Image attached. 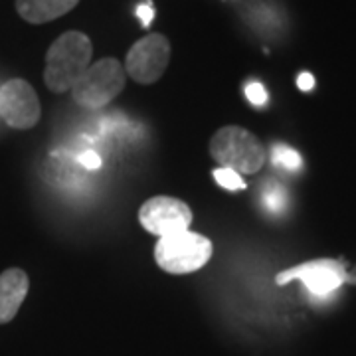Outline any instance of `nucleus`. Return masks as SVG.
<instances>
[{
	"label": "nucleus",
	"instance_id": "f3484780",
	"mask_svg": "<svg viewBox=\"0 0 356 356\" xmlns=\"http://www.w3.org/2000/svg\"><path fill=\"white\" fill-rule=\"evenodd\" d=\"M297 88L301 89V91H311V89L315 88V77L303 72L301 76L297 77Z\"/></svg>",
	"mask_w": 356,
	"mask_h": 356
},
{
	"label": "nucleus",
	"instance_id": "1a4fd4ad",
	"mask_svg": "<svg viewBox=\"0 0 356 356\" xmlns=\"http://www.w3.org/2000/svg\"><path fill=\"white\" fill-rule=\"evenodd\" d=\"M30 289V277L24 269L10 267L0 273V325L10 323L24 303Z\"/></svg>",
	"mask_w": 356,
	"mask_h": 356
},
{
	"label": "nucleus",
	"instance_id": "6e6552de",
	"mask_svg": "<svg viewBox=\"0 0 356 356\" xmlns=\"http://www.w3.org/2000/svg\"><path fill=\"white\" fill-rule=\"evenodd\" d=\"M139 222L147 232L154 236H170L191 228V206L170 196H154L140 206Z\"/></svg>",
	"mask_w": 356,
	"mask_h": 356
},
{
	"label": "nucleus",
	"instance_id": "39448f33",
	"mask_svg": "<svg viewBox=\"0 0 356 356\" xmlns=\"http://www.w3.org/2000/svg\"><path fill=\"white\" fill-rule=\"evenodd\" d=\"M170 62V42L163 34H149L131 46L125 60V74L137 83L159 81Z\"/></svg>",
	"mask_w": 356,
	"mask_h": 356
},
{
	"label": "nucleus",
	"instance_id": "f03ea898",
	"mask_svg": "<svg viewBox=\"0 0 356 356\" xmlns=\"http://www.w3.org/2000/svg\"><path fill=\"white\" fill-rule=\"evenodd\" d=\"M210 154L218 165L242 175H255L266 165V149L261 140L248 129L226 125L210 139Z\"/></svg>",
	"mask_w": 356,
	"mask_h": 356
},
{
	"label": "nucleus",
	"instance_id": "dca6fc26",
	"mask_svg": "<svg viewBox=\"0 0 356 356\" xmlns=\"http://www.w3.org/2000/svg\"><path fill=\"white\" fill-rule=\"evenodd\" d=\"M79 163L86 166L88 170H97L103 165L102 156L95 153V151H86V153L79 156Z\"/></svg>",
	"mask_w": 356,
	"mask_h": 356
},
{
	"label": "nucleus",
	"instance_id": "9b49d317",
	"mask_svg": "<svg viewBox=\"0 0 356 356\" xmlns=\"http://www.w3.org/2000/svg\"><path fill=\"white\" fill-rule=\"evenodd\" d=\"M271 159L277 166H283L285 170H301L303 168V159L301 154L297 153L295 149H291L289 145H283V143H275L271 147Z\"/></svg>",
	"mask_w": 356,
	"mask_h": 356
},
{
	"label": "nucleus",
	"instance_id": "423d86ee",
	"mask_svg": "<svg viewBox=\"0 0 356 356\" xmlns=\"http://www.w3.org/2000/svg\"><path fill=\"white\" fill-rule=\"evenodd\" d=\"M293 280L301 281L313 297L323 299V297H331L337 289H341V285L348 280V275L344 271L343 264L337 259H315V261H307V264L281 271L275 277V283L287 285Z\"/></svg>",
	"mask_w": 356,
	"mask_h": 356
},
{
	"label": "nucleus",
	"instance_id": "9d476101",
	"mask_svg": "<svg viewBox=\"0 0 356 356\" xmlns=\"http://www.w3.org/2000/svg\"><path fill=\"white\" fill-rule=\"evenodd\" d=\"M79 0H16V10L30 24H46L70 10Z\"/></svg>",
	"mask_w": 356,
	"mask_h": 356
},
{
	"label": "nucleus",
	"instance_id": "ddd939ff",
	"mask_svg": "<svg viewBox=\"0 0 356 356\" xmlns=\"http://www.w3.org/2000/svg\"><path fill=\"white\" fill-rule=\"evenodd\" d=\"M214 180L226 191H243L245 188V182L242 180V177L229 168H224V166L214 170Z\"/></svg>",
	"mask_w": 356,
	"mask_h": 356
},
{
	"label": "nucleus",
	"instance_id": "4468645a",
	"mask_svg": "<svg viewBox=\"0 0 356 356\" xmlns=\"http://www.w3.org/2000/svg\"><path fill=\"white\" fill-rule=\"evenodd\" d=\"M243 93H245V97H248V102L255 105V107H264L269 99V95H267V89L259 83V81H250L245 88H243Z\"/></svg>",
	"mask_w": 356,
	"mask_h": 356
},
{
	"label": "nucleus",
	"instance_id": "7ed1b4c3",
	"mask_svg": "<svg viewBox=\"0 0 356 356\" xmlns=\"http://www.w3.org/2000/svg\"><path fill=\"white\" fill-rule=\"evenodd\" d=\"M214 245L198 232H177L159 238L154 245V261L166 273L184 275L202 269L212 257Z\"/></svg>",
	"mask_w": 356,
	"mask_h": 356
},
{
	"label": "nucleus",
	"instance_id": "0eeeda50",
	"mask_svg": "<svg viewBox=\"0 0 356 356\" xmlns=\"http://www.w3.org/2000/svg\"><path fill=\"white\" fill-rule=\"evenodd\" d=\"M42 107L34 88L20 77L0 88V117L13 129H32L40 121Z\"/></svg>",
	"mask_w": 356,
	"mask_h": 356
},
{
	"label": "nucleus",
	"instance_id": "20e7f679",
	"mask_svg": "<svg viewBox=\"0 0 356 356\" xmlns=\"http://www.w3.org/2000/svg\"><path fill=\"white\" fill-rule=\"evenodd\" d=\"M127 81L125 67L115 58H103L81 74L70 89L74 102L83 109H102L123 91Z\"/></svg>",
	"mask_w": 356,
	"mask_h": 356
},
{
	"label": "nucleus",
	"instance_id": "f8f14e48",
	"mask_svg": "<svg viewBox=\"0 0 356 356\" xmlns=\"http://www.w3.org/2000/svg\"><path fill=\"white\" fill-rule=\"evenodd\" d=\"M261 202H264V206L271 214H280V212H283L287 208L289 196H287V191L281 184L273 182V184H267L266 186V191L261 194Z\"/></svg>",
	"mask_w": 356,
	"mask_h": 356
},
{
	"label": "nucleus",
	"instance_id": "2eb2a0df",
	"mask_svg": "<svg viewBox=\"0 0 356 356\" xmlns=\"http://www.w3.org/2000/svg\"><path fill=\"white\" fill-rule=\"evenodd\" d=\"M135 14H137V16L140 18L143 26H145V28H149L154 18L153 2H151V0H147L145 4H139V6H137V10H135Z\"/></svg>",
	"mask_w": 356,
	"mask_h": 356
},
{
	"label": "nucleus",
	"instance_id": "f257e3e1",
	"mask_svg": "<svg viewBox=\"0 0 356 356\" xmlns=\"http://www.w3.org/2000/svg\"><path fill=\"white\" fill-rule=\"evenodd\" d=\"M91 56H93V44L83 32L70 30L62 34L46 54V67H44L46 88L54 93L70 91L89 67Z\"/></svg>",
	"mask_w": 356,
	"mask_h": 356
}]
</instances>
